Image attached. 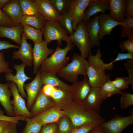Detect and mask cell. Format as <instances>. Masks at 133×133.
I'll list each match as a JSON object with an SVG mask.
<instances>
[{"mask_svg":"<svg viewBox=\"0 0 133 133\" xmlns=\"http://www.w3.org/2000/svg\"><path fill=\"white\" fill-rule=\"evenodd\" d=\"M71 102L63 107L62 110L64 115L71 121L73 128L92 122L100 124L105 121L99 113L87 108L83 102L75 101L73 103Z\"/></svg>","mask_w":133,"mask_h":133,"instance_id":"1","label":"cell"},{"mask_svg":"<svg viewBox=\"0 0 133 133\" xmlns=\"http://www.w3.org/2000/svg\"><path fill=\"white\" fill-rule=\"evenodd\" d=\"M17 124L11 122L3 133H17Z\"/></svg>","mask_w":133,"mask_h":133,"instance_id":"50","label":"cell"},{"mask_svg":"<svg viewBox=\"0 0 133 133\" xmlns=\"http://www.w3.org/2000/svg\"><path fill=\"white\" fill-rule=\"evenodd\" d=\"M46 21L43 17L38 12L32 15H23L21 24L23 26L29 25L41 30L45 26Z\"/></svg>","mask_w":133,"mask_h":133,"instance_id":"28","label":"cell"},{"mask_svg":"<svg viewBox=\"0 0 133 133\" xmlns=\"http://www.w3.org/2000/svg\"><path fill=\"white\" fill-rule=\"evenodd\" d=\"M111 82L115 87L122 91L129 88L130 85L128 77H117Z\"/></svg>","mask_w":133,"mask_h":133,"instance_id":"37","label":"cell"},{"mask_svg":"<svg viewBox=\"0 0 133 133\" xmlns=\"http://www.w3.org/2000/svg\"><path fill=\"white\" fill-rule=\"evenodd\" d=\"M21 36L22 41L20 47L18 51L13 52L12 58L20 59L22 63L26 66H32L33 64L32 45L31 43H28L22 33Z\"/></svg>","mask_w":133,"mask_h":133,"instance_id":"12","label":"cell"},{"mask_svg":"<svg viewBox=\"0 0 133 133\" xmlns=\"http://www.w3.org/2000/svg\"><path fill=\"white\" fill-rule=\"evenodd\" d=\"M51 98L55 104L60 108L63 107L71 101L73 99L70 91L62 88L56 87V89Z\"/></svg>","mask_w":133,"mask_h":133,"instance_id":"27","label":"cell"},{"mask_svg":"<svg viewBox=\"0 0 133 133\" xmlns=\"http://www.w3.org/2000/svg\"><path fill=\"white\" fill-rule=\"evenodd\" d=\"M72 61L68 63L57 74L59 77L70 83L78 81V76H84L86 74L89 63L85 58L77 53L73 55Z\"/></svg>","mask_w":133,"mask_h":133,"instance_id":"3","label":"cell"},{"mask_svg":"<svg viewBox=\"0 0 133 133\" xmlns=\"http://www.w3.org/2000/svg\"><path fill=\"white\" fill-rule=\"evenodd\" d=\"M119 46L122 52L127 50L128 52L133 55V40L128 38L121 42Z\"/></svg>","mask_w":133,"mask_h":133,"instance_id":"43","label":"cell"},{"mask_svg":"<svg viewBox=\"0 0 133 133\" xmlns=\"http://www.w3.org/2000/svg\"><path fill=\"white\" fill-rule=\"evenodd\" d=\"M89 35L91 48L99 47L100 45L99 35V27L98 14L93 18L85 22Z\"/></svg>","mask_w":133,"mask_h":133,"instance_id":"24","label":"cell"},{"mask_svg":"<svg viewBox=\"0 0 133 133\" xmlns=\"http://www.w3.org/2000/svg\"><path fill=\"white\" fill-rule=\"evenodd\" d=\"M127 6L124 16L127 18L133 17V0H126Z\"/></svg>","mask_w":133,"mask_h":133,"instance_id":"46","label":"cell"},{"mask_svg":"<svg viewBox=\"0 0 133 133\" xmlns=\"http://www.w3.org/2000/svg\"><path fill=\"white\" fill-rule=\"evenodd\" d=\"M56 89V87L48 84H45L41 89V90L46 96L51 97Z\"/></svg>","mask_w":133,"mask_h":133,"instance_id":"47","label":"cell"},{"mask_svg":"<svg viewBox=\"0 0 133 133\" xmlns=\"http://www.w3.org/2000/svg\"><path fill=\"white\" fill-rule=\"evenodd\" d=\"M20 46L17 45L10 44L6 40H1L0 39V50H7L11 48L19 49Z\"/></svg>","mask_w":133,"mask_h":133,"instance_id":"49","label":"cell"},{"mask_svg":"<svg viewBox=\"0 0 133 133\" xmlns=\"http://www.w3.org/2000/svg\"><path fill=\"white\" fill-rule=\"evenodd\" d=\"M54 104L52 99L44 94L41 89L30 110L32 117L47 110Z\"/></svg>","mask_w":133,"mask_h":133,"instance_id":"20","label":"cell"},{"mask_svg":"<svg viewBox=\"0 0 133 133\" xmlns=\"http://www.w3.org/2000/svg\"><path fill=\"white\" fill-rule=\"evenodd\" d=\"M57 122L60 133H69L73 128L71 121L67 116L64 115Z\"/></svg>","mask_w":133,"mask_h":133,"instance_id":"36","label":"cell"},{"mask_svg":"<svg viewBox=\"0 0 133 133\" xmlns=\"http://www.w3.org/2000/svg\"><path fill=\"white\" fill-rule=\"evenodd\" d=\"M86 75L88 83L92 88H100L110 79L109 76L106 74L105 70L99 69L89 64Z\"/></svg>","mask_w":133,"mask_h":133,"instance_id":"17","label":"cell"},{"mask_svg":"<svg viewBox=\"0 0 133 133\" xmlns=\"http://www.w3.org/2000/svg\"><path fill=\"white\" fill-rule=\"evenodd\" d=\"M75 30L69 37L79 50L80 55L87 58L91 53L92 48L85 23L83 21L79 23Z\"/></svg>","mask_w":133,"mask_h":133,"instance_id":"4","label":"cell"},{"mask_svg":"<svg viewBox=\"0 0 133 133\" xmlns=\"http://www.w3.org/2000/svg\"><path fill=\"white\" fill-rule=\"evenodd\" d=\"M26 122L25 127L22 133H39L41 131L42 125L33 120L31 117H26Z\"/></svg>","mask_w":133,"mask_h":133,"instance_id":"35","label":"cell"},{"mask_svg":"<svg viewBox=\"0 0 133 133\" xmlns=\"http://www.w3.org/2000/svg\"><path fill=\"white\" fill-rule=\"evenodd\" d=\"M23 28L21 24L12 27L0 26V38H7L20 45Z\"/></svg>","mask_w":133,"mask_h":133,"instance_id":"25","label":"cell"},{"mask_svg":"<svg viewBox=\"0 0 133 133\" xmlns=\"http://www.w3.org/2000/svg\"><path fill=\"white\" fill-rule=\"evenodd\" d=\"M33 80L30 83L24 84V88L27 93V107L30 110L40 91L43 84L40 76L39 70Z\"/></svg>","mask_w":133,"mask_h":133,"instance_id":"11","label":"cell"},{"mask_svg":"<svg viewBox=\"0 0 133 133\" xmlns=\"http://www.w3.org/2000/svg\"><path fill=\"white\" fill-rule=\"evenodd\" d=\"M4 52V50L0 52V74L2 72L5 74L11 73L13 70L9 68V63L5 61Z\"/></svg>","mask_w":133,"mask_h":133,"instance_id":"41","label":"cell"},{"mask_svg":"<svg viewBox=\"0 0 133 133\" xmlns=\"http://www.w3.org/2000/svg\"><path fill=\"white\" fill-rule=\"evenodd\" d=\"M126 59H133V55L128 52L126 53L118 52L116 57L111 62L113 64L116 62Z\"/></svg>","mask_w":133,"mask_h":133,"instance_id":"48","label":"cell"},{"mask_svg":"<svg viewBox=\"0 0 133 133\" xmlns=\"http://www.w3.org/2000/svg\"><path fill=\"white\" fill-rule=\"evenodd\" d=\"M89 133H105L100 124L95 126Z\"/></svg>","mask_w":133,"mask_h":133,"instance_id":"52","label":"cell"},{"mask_svg":"<svg viewBox=\"0 0 133 133\" xmlns=\"http://www.w3.org/2000/svg\"><path fill=\"white\" fill-rule=\"evenodd\" d=\"M0 26L12 27L16 26L12 20L0 9Z\"/></svg>","mask_w":133,"mask_h":133,"instance_id":"42","label":"cell"},{"mask_svg":"<svg viewBox=\"0 0 133 133\" xmlns=\"http://www.w3.org/2000/svg\"><path fill=\"white\" fill-rule=\"evenodd\" d=\"M64 115L58 107H51L33 116L32 119L42 125L57 122Z\"/></svg>","mask_w":133,"mask_h":133,"instance_id":"15","label":"cell"},{"mask_svg":"<svg viewBox=\"0 0 133 133\" xmlns=\"http://www.w3.org/2000/svg\"><path fill=\"white\" fill-rule=\"evenodd\" d=\"M100 91L101 96L104 100L114 95H121L123 93L122 91L117 88L112 84L110 79L100 87Z\"/></svg>","mask_w":133,"mask_h":133,"instance_id":"31","label":"cell"},{"mask_svg":"<svg viewBox=\"0 0 133 133\" xmlns=\"http://www.w3.org/2000/svg\"><path fill=\"white\" fill-rule=\"evenodd\" d=\"M33 0L36 4L38 12L43 17L46 21L58 22L60 16L50 0Z\"/></svg>","mask_w":133,"mask_h":133,"instance_id":"14","label":"cell"},{"mask_svg":"<svg viewBox=\"0 0 133 133\" xmlns=\"http://www.w3.org/2000/svg\"><path fill=\"white\" fill-rule=\"evenodd\" d=\"M58 22L67 31L69 36L73 33L74 31L71 20L67 14L60 16Z\"/></svg>","mask_w":133,"mask_h":133,"instance_id":"38","label":"cell"},{"mask_svg":"<svg viewBox=\"0 0 133 133\" xmlns=\"http://www.w3.org/2000/svg\"><path fill=\"white\" fill-rule=\"evenodd\" d=\"M93 0H71V4L67 14L71 20L73 30L83 21L85 11Z\"/></svg>","mask_w":133,"mask_h":133,"instance_id":"7","label":"cell"},{"mask_svg":"<svg viewBox=\"0 0 133 133\" xmlns=\"http://www.w3.org/2000/svg\"><path fill=\"white\" fill-rule=\"evenodd\" d=\"M89 132L88 133H89Z\"/></svg>","mask_w":133,"mask_h":133,"instance_id":"54","label":"cell"},{"mask_svg":"<svg viewBox=\"0 0 133 133\" xmlns=\"http://www.w3.org/2000/svg\"><path fill=\"white\" fill-rule=\"evenodd\" d=\"M81 81H76L71 86L70 92L75 101L83 102L85 100L91 87L88 82L86 75Z\"/></svg>","mask_w":133,"mask_h":133,"instance_id":"16","label":"cell"},{"mask_svg":"<svg viewBox=\"0 0 133 133\" xmlns=\"http://www.w3.org/2000/svg\"><path fill=\"white\" fill-rule=\"evenodd\" d=\"M84 12L83 21L85 23L90 19L91 17L99 12L105 13L106 10H109V0H93L88 5Z\"/></svg>","mask_w":133,"mask_h":133,"instance_id":"21","label":"cell"},{"mask_svg":"<svg viewBox=\"0 0 133 133\" xmlns=\"http://www.w3.org/2000/svg\"><path fill=\"white\" fill-rule=\"evenodd\" d=\"M10 83V81L5 84L0 83V103L9 116H14L13 107L10 100L12 95L9 88Z\"/></svg>","mask_w":133,"mask_h":133,"instance_id":"23","label":"cell"},{"mask_svg":"<svg viewBox=\"0 0 133 133\" xmlns=\"http://www.w3.org/2000/svg\"><path fill=\"white\" fill-rule=\"evenodd\" d=\"M9 0H0V9H2L3 7Z\"/></svg>","mask_w":133,"mask_h":133,"instance_id":"53","label":"cell"},{"mask_svg":"<svg viewBox=\"0 0 133 133\" xmlns=\"http://www.w3.org/2000/svg\"><path fill=\"white\" fill-rule=\"evenodd\" d=\"M23 15H31L38 12L35 3L33 0H19Z\"/></svg>","mask_w":133,"mask_h":133,"instance_id":"33","label":"cell"},{"mask_svg":"<svg viewBox=\"0 0 133 133\" xmlns=\"http://www.w3.org/2000/svg\"><path fill=\"white\" fill-rule=\"evenodd\" d=\"M58 129L56 122L49 123L42 126L40 133H57Z\"/></svg>","mask_w":133,"mask_h":133,"instance_id":"45","label":"cell"},{"mask_svg":"<svg viewBox=\"0 0 133 133\" xmlns=\"http://www.w3.org/2000/svg\"><path fill=\"white\" fill-rule=\"evenodd\" d=\"M9 88L13 97L11 102L13 107L14 116L31 118V114L26 105L25 100L19 94L16 85L13 82H10Z\"/></svg>","mask_w":133,"mask_h":133,"instance_id":"9","label":"cell"},{"mask_svg":"<svg viewBox=\"0 0 133 133\" xmlns=\"http://www.w3.org/2000/svg\"><path fill=\"white\" fill-rule=\"evenodd\" d=\"M45 40L48 44L53 40H57V44L62 46V41L66 36H68L67 31L58 22L46 21L43 28L41 30Z\"/></svg>","mask_w":133,"mask_h":133,"instance_id":"5","label":"cell"},{"mask_svg":"<svg viewBox=\"0 0 133 133\" xmlns=\"http://www.w3.org/2000/svg\"><path fill=\"white\" fill-rule=\"evenodd\" d=\"M2 10L12 20L15 26L21 24L23 15L19 0H9Z\"/></svg>","mask_w":133,"mask_h":133,"instance_id":"18","label":"cell"},{"mask_svg":"<svg viewBox=\"0 0 133 133\" xmlns=\"http://www.w3.org/2000/svg\"><path fill=\"white\" fill-rule=\"evenodd\" d=\"M123 23L121 27V37H128V38L133 40V17L126 19Z\"/></svg>","mask_w":133,"mask_h":133,"instance_id":"34","label":"cell"},{"mask_svg":"<svg viewBox=\"0 0 133 133\" xmlns=\"http://www.w3.org/2000/svg\"><path fill=\"white\" fill-rule=\"evenodd\" d=\"M99 123L93 122L88 123L80 127L73 128L69 133H88Z\"/></svg>","mask_w":133,"mask_h":133,"instance_id":"40","label":"cell"},{"mask_svg":"<svg viewBox=\"0 0 133 133\" xmlns=\"http://www.w3.org/2000/svg\"><path fill=\"white\" fill-rule=\"evenodd\" d=\"M104 100L100 94V87H91L83 103L87 108L99 113Z\"/></svg>","mask_w":133,"mask_h":133,"instance_id":"19","label":"cell"},{"mask_svg":"<svg viewBox=\"0 0 133 133\" xmlns=\"http://www.w3.org/2000/svg\"><path fill=\"white\" fill-rule=\"evenodd\" d=\"M133 124V114H131L126 116L117 115L100 124L105 133H121L125 128Z\"/></svg>","mask_w":133,"mask_h":133,"instance_id":"6","label":"cell"},{"mask_svg":"<svg viewBox=\"0 0 133 133\" xmlns=\"http://www.w3.org/2000/svg\"><path fill=\"white\" fill-rule=\"evenodd\" d=\"M66 43V47L63 49L57 46L54 52L46 59L41 65L40 71L56 74L68 64L69 58L66 56L68 52L74 48L76 45L70 40L69 36L63 39Z\"/></svg>","mask_w":133,"mask_h":133,"instance_id":"2","label":"cell"},{"mask_svg":"<svg viewBox=\"0 0 133 133\" xmlns=\"http://www.w3.org/2000/svg\"><path fill=\"white\" fill-rule=\"evenodd\" d=\"M125 67L128 74V77L132 89H133V59H128L124 63Z\"/></svg>","mask_w":133,"mask_h":133,"instance_id":"44","label":"cell"},{"mask_svg":"<svg viewBox=\"0 0 133 133\" xmlns=\"http://www.w3.org/2000/svg\"><path fill=\"white\" fill-rule=\"evenodd\" d=\"M120 99L119 104L120 108L126 109L133 105V94L127 92H123Z\"/></svg>","mask_w":133,"mask_h":133,"instance_id":"39","label":"cell"},{"mask_svg":"<svg viewBox=\"0 0 133 133\" xmlns=\"http://www.w3.org/2000/svg\"><path fill=\"white\" fill-rule=\"evenodd\" d=\"M110 12L109 15L115 20L120 22L124 21V15L127 4L125 0H109Z\"/></svg>","mask_w":133,"mask_h":133,"instance_id":"22","label":"cell"},{"mask_svg":"<svg viewBox=\"0 0 133 133\" xmlns=\"http://www.w3.org/2000/svg\"><path fill=\"white\" fill-rule=\"evenodd\" d=\"M26 65L22 63L19 65L14 64L13 68L16 70V73L14 75L12 73L5 74V77L7 81L12 82L16 85L18 92L23 98H27V96L24 89L25 82L31 79L28 77L24 72Z\"/></svg>","mask_w":133,"mask_h":133,"instance_id":"10","label":"cell"},{"mask_svg":"<svg viewBox=\"0 0 133 133\" xmlns=\"http://www.w3.org/2000/svg\"><path fill=\"white\" fill-rule=\"evenodd\" d=\"M48 44L45 40L40 43H34L32 50L33 74H36L42 63L55 51L53 49L48 48Z\"/></svg>","mask_w":133,"mask_h":133,"instance_id":"8","label":"cell"},{"mask_svg":"<svg viewBox=\"0 0 133 133\" xmlns=\"http://www.w3.org/2000/svg\"><path fill=\"white\" fill-rule=\"evenodd\" d=\"M11 122L6 121H0V133H3Z\"/></svg>","mask_w":133,"mask_h":133,"instance_id":"51","label":"cell"},{"mask_svg":"<svg viewBox=\"0 0 133 133\" xmlns=\"http://www.w3.org/2000/svg\"><path fill=\"white\" fill-rule=\"evenodd\" d=\"M56 74L52 73L40 71V76L43 84L49 85L56 87L62 88L70 91L71 86L61 80L58 78Z\"/></svg>","mask_w":133,"mask_h":133,"instance_id":"26","label":"cell"},{"mask_svg":"<svg viewBox=\"0 0 133 133\" xmlns=\"http://www.w3.org/2000/svg\"><path fill=\"white\" fill-rule=\"evenodd\" d=\"M22 33L27 39L32 40L34 43L42 42L43 34L42 31L29 25H23Z\"/></svg>","mask_w":133,"mask_h":133,"instance_id":"30","label":"cell"},{"mask_svg":"<svg viewBox=\"0 0 133 133\" xmlns=\"http://www.w3.org/2000/svg\"><path fill=\"white\" fill-rule=\"evenodd\" d=\"M59 15L67 14L71 5V0H50Z\"/></svg>","mask_w":133,"mask_h":133,"instance_id":"32","label":"cell"},{"mask_svg":"<svg viewBox=\"0 0 133 133\" xmlns=\"http://www.w3.org/2000/svg\"><path fill=\"white\" fill-rule=\"evenodd\" d=\"M98 16L100 40L103 39L104 36L112 35L111 33L112 31L117 26L123 24V22L116 21L109 14L101 13L98 14Z\"/></svg>","mask_w":133,"mask_h":133,"instance_id":"13","label":"cell"},{"mask_svg":"<svg viewBox=\"0 0 133 133\" xmlns=\"http://www.w3.org/2000/svg\"><path fill=\"white\" fill-rule=\"evenodd\" d=\"M101 54L100 48L97 50L95 55H92L91 53L88 57L89 65L101 70H112L114 67L113 64L111 62L108 63H104L101 59Z\"/></svg>","mask_w":133,"mask_h":133,"instance_id":"29","label":"cell"}]
</instances>
